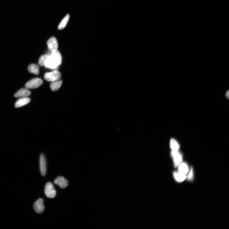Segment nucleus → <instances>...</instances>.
Instances as JSON below:
<instances>
[{
    "label": "nucleus",
    "instance_id": "obj_1",
    "mask_svg": "<svg viewBox=\"0 0 229 229\" xmlns=\"http://www.w3.org/2000/svg\"><path fill=\"white\" fill-rule=\"evenodd\" d=\"M62 56L59 51L55 50L51 52V54L47 59L45 62L46 67L51 69H55L62 64Z\"/></svg>",
    "mask_w": 229,
    "mask_h": 229
},
{
    "label": "nucleus",
    "instance_id": "obj_2",
    "mask_svg": "<svg viewBox=\"0 0 229 229\" xmlns=\"http://www.w3.org/2000/svg\"><path fill=\"white\" fill-rule=\"evenodd\" d=\"M61 78V74L58 71H54L50 73H46L44 78L48 82H54L59 81Z\"/></svg>",
    "mask_w": 229,
    "mask_h": 229
},
{
    "label": "nucleus",
    "instance_id": "obj_3",
    "mask_svg": "<svg viewBox=\"0 0 229 229\" xmlns=\"http://www.w3.org/2000/svg\"><path fill=\"white\" fill-rule=\"evenodd\" d=\"M43 83L42 80L40 78L32 79L25 84V88L27 89H37L41 86Z\"/></svg>",
    "mask_w": 229,
    "mask_h": 229
},
{
    "label": "nucleus",
    "instance_id": "obj_4",
    "mask_svg": "<svg viewBox=\"0 0 229 229\" xmlns=\"http://www.w3.org/2000/svg\"><path fill=\"white\" fill-rule=\"evenodd\" d=\"M45 193L46 196L49 198H53L56 195V192L53 184L51 182L46 184L45 188Z\"/></svg>",
    "mask_w": 229,
    "mask_h": 229
},
{
    "label": "nucleus",
    "instance_id": "obj_5",
    "mask_svg": "<svg viewBox=\"0 0 229 229\" xmlns=\"http://www.w3.org/2000/svg\"><path fill=\"white\" fill-rule=\"evenodd\" d=\"M171 155L174 159V164L175 167H178L182 161V157L181 154L178 151L172 150Z\"/></svg>",
    "mask_w": 229,
    "mask_h": 229
},
{
    "label": "nucleus",
    "instance_id": "obj_6",
    "mask_svg": "<svg viewBox=\"0 0 229 229\" xmlns=\"http://www.w3.org/2000/svg\"><path fill=\"white\" fill-rule=\"evenodd\" d=\"M43 200L40 198L35 202L34 205V208L36 212L41 214L45 210V207L43 204Z\"/></svg>",
    "mask_w": 229,
    "mask_h": 229
},
{
    "label": "nucleus",
    "instance_id": "obj_7",
    "mask_svg": "<svg viewBox=\"0 0 229 229\" xmlns=\"http://www.w3.org/2000/svg\"><path fill=\"white\" fill-rule=\"evenodd\" d=\"M48 49L50 51L58 49V45L57 39L54 37H51L47 42Z\"/></svg>",
    "mask_w": 229,
    "mask_h": 229
},
{
    "label": "nucleus",
    "instance_id": "obj_8",
    "mask_svg": "<svg viewBox=\"0 0 229 229\" xmlns=\"http://www.w3.org/2000/svg\"><path fill=\"white\" fill-rule=\"evenodd\" d=\"M55 184L57 185L60 188H65L67 187L69 184L67 180L62 177H58L56 178L54 181Z\"/></svg>",
    "mask_w": 229,
    "mask_h": 229
},
{
    "label": "nucleus",
    "instance_id": "obj_9",
    "mask_svg": "<svg viewBox=\"0 0 229 229\" xmlns=\"http://www.w3.org/2000/svg\"><path fill=\"white\" fill-rule=\"evenodd\" d=\"M39 164L41 174L42 176H45L46 173V164L45 156L43 154L40 156Z\"/></svg>",
    "mask_w": 229,
    "mask_h": 229
},
{
    "label": "nucleus",
    "instance_id": "obj_10",
    "mask_svg": "<svg viewBox=\"0 0 229 229\" xmlns=\"http://www.w3.org/2000/svg\"><path fill=\"white\" fill-rule=\"evenodd\" d=\"M31 94V92L27 88H22L16 93L14 96L16 98L27 97Z\"/></svg>",
    "mask_w": 229,
    "mask_h": 229
},
{
    "label": "nucleus",
    "instance_id": "obj_11",
    "mask_svg": "<svg viewBox=\"0 0 229 229\" xmlns=\"http://www.w3.org/2000/svg\"><path fill=\"white\" fill-rule=\"evenodd\" d=\"M30 99L29 98L25 97L20 98L15 104L16 108H19L25 106L30 101Z\"/></svg>",
    "mask_w": 229,
    "mask_h": 229
},
{
    "label": "nucleus",
    "instance_id": "obj_12",
    "mask_svg": "<svg viewBox=\"0 0 229 229\" xmlns=\"http://www.w3.org/2000/svg\"><path fill=\"white\" fill-rule=\"evenodd\" d=\"M39 67L37 64H32L28 67V70L30 73L35 75H38L39 74Z\"/></svg>",
    "mask_w": 229,
    "mask_h": 229
},
{
    "label": "nucleus",
    "instance_id": "obj_13",
    "mask_svg": "<svg viewBox=\"0 0 229 229\" xmlns=\"http://www.w3.org/2000/svg\"><path fill=\"white\" fill-rule=\"evenodd\" d=\"M174 177L176 182H182L187 178L186 175L180 173L179 172H175L173 174Z\"/></svg>",
    "mask_w": 229,
    "mask_h": 229
},
{
    "label": "nucleus",
    "instance_id": "obj_14",
    "mask_svg": "<svg viewBox=\"0 0 229 229\" xmlns=\"http://www.w3.org/2000/svg\"><path fill=\"white\" fill-rule=\"evenodd\" d=\"M178 172L184 175H186L189 171L187 164L185 163H181L178 166Z\"/></svg>",
    "mask_w": 229,
    "mask_h": 229
},
{
    "label": "nucleus",
    "instance_id": "obj_15",
    "mask_svg": "<svg viewBox=\"0 0 229 229\" xmlns=\"http://www.w3.org/2000/svg\"><path fill=\"white\" fill-rule=\"evenodd\" d=\"M62 83V80L52 82L50 84V87L53 91H57L61 87Z\"/></svg>",
    "mask_w": 229,
    "mask_h": 229
},
{
    "label": "nucleus",
    "instance_id": "obj_16",
    "mask_svg": "<svg viewBox=\"0 0 229 229\" xmlns=\"http://www.w3.org/2000/svg\"><path fill=\"white\" fill-rule=\"evenodd\" d=\"M70 17L69 14H67L58 26V29L59 30L62 29L65 27L68 22H69Z\"/></svg>",
    "mask_w": 229,
    "mask_h": 229
},
{
    "label": "nucleus",
    "instance_id": "obj_17",
    "mask_svg": "<svg viewBox=\"0 0 229 229\" xmlns=\"http://www.w3.org/2000/svg\"><path fill=\"white\" fill-rule=\"evenodd\" d=\"M50 55H43L39 58L38 64L39 66L42 67L45 66V62L47 59L49 57Z\"/></svg>",
    "mask_w": 229,
    "mask_h": 229
},
{
    "label": "nucleus",
    "instance_id": "obj_18",
    "mask_svg": "<svg viewBox=\"0 0 229 229\" xmlns=\"http://www.w3.org/2000/svg\"><path fill=\"white\" fill-rule=\"evenodd\" d=\"M171 147L172 150L178 151L179 148V144L174 139L171 140Z\"/></svg>",
    "mask_w": 229,
    "mask_h": 229
},
{
    "label": "nucleus",
    "instance_id": "obj_19",
    "mask_svg": "<svg viewBox=\"0 0 229 229\" xmlns=\"http://www.w3.org/2000/svg\"><path fill=\"white\" fill-rule=\"evenodd\" d=\"M189 173L187 176V179L188 181H192L194 179V172L192 168H190V171H189Z\"/></svg>",
    "mask_w": 229,
    "mask_h": 229
},
{
    "label": "nucleus",
    "instance_id": "obj_20",
    "mask_svg": "<svg viewBox=\"0 0 229 229\" xmlns=\"http://www.w3.org/2000/svg\"><path fill=\"white\" fill-rule=\"evenodd\" d=\"M226 97L228 98V99L229 98V90H228L226 94Z\"/></svg>",
    "mask_w": 229,
    "mask_h": 229
}]
</instances>
